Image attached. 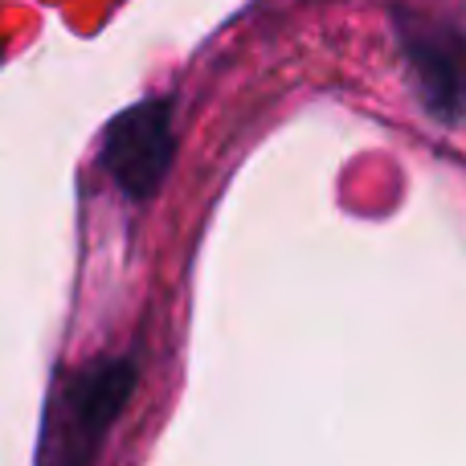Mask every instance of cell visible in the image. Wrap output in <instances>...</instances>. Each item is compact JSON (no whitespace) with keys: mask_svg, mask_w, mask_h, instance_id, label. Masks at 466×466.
<instances>
[{"mask_svg":"<svg viewBox=\"0 0 466 466\" xmlns=\"http://www.w3.org/2000/svg\"><path fill=\"white\" fill-rule=\"evenodd\" d=\"M136 380H139V369L127 356L98 360V364L70 372L57 385L54 401H49L37 466H90L95 462L98 446L111 434L115 418L123 413L127 397L136 393Z\"/></svg>","mask_w":466,"mask_h":466,"instance_id":"1","label":"cell"},{"mask_svg":"<svg viewBox=\"0 0 466 466\" xmlns=\"http://www.w3.org/2000/svg\"><path fill=\"white\" fill-rule=\"evenodd\" d=\"M172 103L144 98L115 115L103 131V168L131 201H147L172 168Z\"/></svg>","mask_w":466,"mask_h":466,"instance_id":"2","label":"cell"},{"mask_svg":"<svg viewBox=\"0 0 466 466\" xmlns=\"http://www.w3.org/2000/svg\"><path fill=\"white\" fill-rule=\"evenodd\" d=\"M393 21L421 106L442 123H459L466 111V33L401 8L393 13Z\"/></svg>","mask_w":466,"mask_h":466,"instance_id":"3","label":"cell"}]
</instances>
